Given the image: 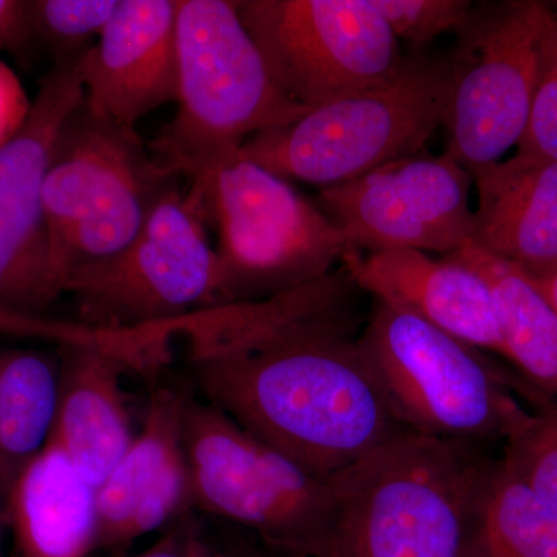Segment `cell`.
I'll return each instance as SVG.
<instances>
[{
  "label": "cell",
  "instance_id": "23",
  "mask_svg": "<svg viewBox=\"0 0 557 557\" xmlns=\"http://www.w3.org/2000/svg\"><path fill=\"white\" fill-rule=\"evenodd\" d=\"M522 399L504 440L502 460L557 512V398L511 376Z\"/></svg>",
  "mask_w": 557,
  "mask_h": 557
},
{
  "label": "cell",
  "instance_id": "21",
  "mask_svg": "<svg viewBox=\"0 0 557 557\" xmlns=\"http://www.w3.org/2000/svg\"><path fill=\"white\" fill-rule=\"evenodd\" d=\"M448 258L474 270L490 285L505 358L522 372V379L557 398V313L533 278L472 242Z\"/></svg>",
  "mask_w": 557,
  "mask_h": 557
},
{
  "label": "cell",
  "instance_id": "7",
  "mask_svg": "<svg viewBox=\"0 0 557 557\" xmlns=\"http://www.w3.org/2000/svg\"><path fill=\"white\" fill-rule=\"evenodd\" d=\"M357 339L406 431L482 445L504 440L522 406L482 350L409 311L376 302Z\"/></svg>",
  "mask_w": 557,
  "mask_h": 557
},
{
  "label": "cell",
  "instance_id": "5",
  "mask_svg": "<svg viewBox=\"0 0 557 557\" xmlns=\"http://www.w3.org/2000/svg\"><path fill=\"white\" fill-rule=\"evenodd\" d=\"M189 194L218 233L220 306L306 287L355 251L317 201L240 152Z\"/></svg>",
  "mask_w": 557,
  "mask_h": 557
},
{
  "label": "cell",
  "instance_id": "16",
  "mask_svg": "<svg viewBox=\"0 0 557 557\" xmlns=\"http://www.w3.org/2000/svg\"><path fill=\"white\" fill-rule=\"evenodd\" d=\"M347 273L376 302L409 311L454 338L505 358L496 300L485 278L443 256L417 249L354 251L344 259Z\"/></svg>",
  "mask_w": 557,
  "mask_h": 557
},
{
  "label": "cell",
  "instance_id": "14",
  "mask_svg": "<svg viewBox=\"0 0 557 557\" xmlns=\"http://www.w3.org/2000/svg\"><path fill=\"white\" fill-rule=\"evenodd\" d=\"M178 0H120L78 61L86 104L121 126L177 101Z\"/></svg>",
  "mask_w": 557,
  "mask_h": 557
},
{
  "label": "cell",
  "instance_id": "15",
  "mask_svg": "<svg viewBox=\"0 0 557 557\" xmlns=\"http://www.w3.org/2000/svg\"><path fill=\"white\" fill-rule=\"evenodd\" d=\"M186 398L160 387L120 463L97 487L98 547H126L190 507Z\"/></svg>",
  "mask_w": 557,
  "mask_h": 557
},
{
  "label": "cell",
  "instance_id": "10",
  "mask_svg": "<svg viewBox=\"0 0 557 557\" xmlns=\"http://www.w3.org/2000/svg\"><path fill=\"white\" fill-rule=\"evenodd\" d=\"M236 3L274 83L300 108L384 83L408 58L372 0Z\"/></svg>",
  "mask_w": 557,
  "mask_h": 557
},
{
  "label": "cell",
  "instance_id": "12",
  "mask_svg": "<svg viewBox=\"0 0 557 557\" xmlns=\"http://www.w3.org/2000/svg\"><path fill=\"white\" fill-rule=\"evenodd\" d=\"M471 172L443 156L405 157L321 189L317 205L358 252L417 249L448 256L472 239Z\"/></svg>",
  "mask_w": 557,
  "mask_h": 557
},
{
  "label": "cell",
  "instance_id": "26",
  "mask_svg": "<svg viewBox=\"0 0 557 557\" xmlns=\"http://www.w3.org/2000/svg\"><path fill=\"white\" fill-rule=\"evenodd\" d=\"M518 152L557 160V16L548 5L542 11L536 97Z\"/></svg>",
  "mask_w": 557,
  "mask_h": 557
},
{
  "label": "cell",
  "instance_id": "3",
  "mask_svg": "<svg viewBox=\"0 0 557 557\" xmlns=\"http://www.w3.org/2000/svg\"><path fill=\"white\" fill-rule=\"evenodd\" d=\"M177 69V113L150 150L161 166L190 183L237 156L260 132L309 112L274 83L236 2L178 0Z\"/></svg>",
  "mask_w": 557,
  "mask_h": 557
},
{
  "label": "cell",
  "instance_id": "13",
  "mask_svg": "<svg viewBox=\"0 0 557 557\" xmlns=\"http://www.w3.org/2000/svg\"><path fill=\"white\" fill-rule=\"evenodd\" d=\"M78 61L54 64L24 126L0 148V306L9 309L46 314L64 295L51 263L44 183L62 127L86 98Z\"/></svg>",
  "mask_w": 557,
  "mask_h": 557
},
{
  "label": "cell",
  "instance_id": "1",
  "mask_svg": "<svg viewBox=\"0 0 557 557\" xmlns=\"http://www.w3.org/2000/svg\"><path fill=\"white\" fill-rule=\"evenodd\" d=\"M358 293L338 270L175 321L205 403L321 479L406 431L354 338Z\"/></svg>",
  "mask_w": 557,
  "mask_h": 557
},
{
  "label": "cell",
  "instance_id": "32",
  "mask_svg": "<svg viewBox=\"0 0 557 557\" xmlns=\"http://www.w3.org/2000/svg\"><path fill=\"white\" fill-rule=\"evenodd\" d=\"M189 557H233V555H223L214 552L207 542L201 541L196 534L190 533L189 537Z\"/></svg>",
  "mask_w": 557,
  "mask_h": 557
},
{
  "label": "cell",
  "instance_id": "4",
  "mask_svg": "<svg viewBox=\"0 0 557 557\" xmlns=\"http://www.w3.org/2000/svg\"><path fill=\"white\" fill-rule=\"evenodd\" d=\"M453 60L417 51L391 79L260 132L240 156L285 180L327 189L421 152L443 126Z\"/></svg>",
  "mask_w": 557,
  "mask_h": 557
},
{
  "label": "cell",
  "instance_id": "31",
  "mask_svg": "<svg viewBox=\"0 0 557 557\" xmlns=\"http://www.w3.org/2000/svg\"><path fill=\"white\" fill-rule=\"evenodd\" d=\"M533 281L557 313V270L547 274V276L533 278Z\"/></svg>",
  "mask_w": 557,
  "mask_h": 557
},
{
  "label": "cell",
  "instance_id": "6",
  "mask_svg": "<svg viewBox=\"0 0 557 557\" xmlns=\"http://www.w3.org/2000/svg\"><path fill=\"white\" fill-rule=\"evenodd\" d=\"M177 178L134 127L98 115L84 98L62 127L44 183L51 263L62 292L73 271L127 247Z\"/></svg>",
  "mask_w": 557,
  "mask_h": 557
},
{
  "label": "cell",
  "instance_id": "24",
  "mask_svg": "<svg viewBox=\"0 0 557 557\" xmlns=\"http://www.w3.org/2000/svg\"><path fill=\"white\" fill-rule=\"evenodd\" d=\"M120 0H28L35 44H44L57 62L78 61L112 20Z\"/></svg>",
  "mask_w": 557,
  "mask_h": 557
},
{
  "label": "cell",
  "instance_id": "33",
  "mask_svg": "<svg viewBox=\"0 0 557 557\" xmlns=\"http://www.w3.org/2000/svg\"><path fill=\"white\" fill-rule=\"evenodd\" d=\"M233 557H265V556H260V555H258V553L242 552V553H234Z\"/></svg>",
  "mask_w": 557,
  "mask_h": 557
},
{
  "label": "cell",
  "instance_id": "18",
  "mask_svg": "<svg viewBox=\"0 0 557 557\" xmlns=\"http://www.w3.org/2000/svg\"><path fill=\"white\" fill-rule=\"evenodd\" d=\"M61 392L53 438L73 467L98 487L120 463L135 434L119 355L97 347H61Z\"/></svg>",
  "mask_w": 557,
  "mask_h": 557
},
{
  "label": "cell",
  "instance_id": "9",
  "mask_svg": "<svg viewBox=\"0 0 557 557\" xmlns=\"http://www.w3.org/2000/svg\"><path fill=\"white\" fill-rule=\"evenodd\" d=\"M64 293L75 299L78 321L102 329L163 324L220 306L218 255L199 201L175 180L135 239L73 271Z\"/></svg>",
  "mask_w": 557,
  "mask_h": 557
},
{
  "label": "cell",
  "instance_id": "22",
  "mask_svg": "<svg viewBox=\"0 0 557 557\" xmlns=\"http://www.w3.org/2000/svg\"><path fill=\"white\" fill-rule=\"evenodd\" d=\"M461 557H557V512L496 460Z\"/></svg>",
  "mask_w": 557,
  "mask_h": 557
},
{
  "label": "cell",
  "instance_id": "20",
  "mask_svg": "<svg viewBox=\"0 0 557 557\" xmlns=\"http://www.w3.org/2000/svg\"><path fill=\"white\" fill-rule=\"evenodd\" d=\"M60 392V359L35 348H0V504L49 446Z\"/></svg>",
  "mask_w": 557,
  "mask_h": 557
},
{
  "label": "cell",
  "instance_id": "34",
  "mask_svg": "<svg viewBox=\"0 0 557 557\" xmlns=\"http://www.w3.org/2000/svg\"><path fill=\"white\" fill-rule=\"evenodd\" d=\"M0 557H5L3 556L2 547H0Z\"/></svg>",
  "mask_w": 557,
  "mask_h": 557
},
{
  "label": "cell",
  "instance_id": "30",
  "mask_svg": "<svg viewBox=\"0 0 557 557\" xmlns=\"http://www.w3.org/2000/svg\"><path fill=\"white\" fill-rule=\"evenodd\" d=\"M189 537L190 533L174 531L134 557H189Z\"/></svg>",
  "mask_w": 557,
  "mask_h": 557
},
{
  "label": "cell",
  "instance_id": "19",
  "mask_svg": "<svg viewBox=\"0 0 557 557\" xmlns=\"http://www.w3.org/2000/svg\"><path fill=\"white\" fill-rule=\"evenodd\" d=\"M2 505L16 557H90L98 548L97 487L53 438Z\"/></svg>",
  "mask_w": 557,
  "mask_h": 557
},
{
  "label": "cell",
  "instance_id": "17",
  "mask_svg": "<svg viewBox=\"0 0 557 557\" xmlns=\"http://www.w3.org/2000/svg\"><path fill=\"white\" fill-rule=\"evenodd\" d=\"M472 244L531 278L557 270V160L516 152L471 172Z\"/></svg>",
  "mask_w": 557,
  "mask_h": 557
},
{
  "label": "cell",
  "instance_id": "27",
  "mask_svg": "<svg viewBox=\"0 0 557 557\" xmlns=\"http://www.w3.org/2000/svg\"><path fill=\"white\" fill-rule=\"evenodd\" d=\"M398 40L428 46L438 36L458 32L471 13L468 0H372Z\"/></svg>",
  "mask_w": 557,
  "mask_h": 557
},
{
  "label": "cell",
  "instance_id": "28",
  "mask_svg": "<svg viewBox=\"0 0 557 557\" xmlns=\"http://www.w3.org/2000/svg\"><path fill=\"white\" fill-rule=\"evenodd\" d=\"M32 104L16 73L0 61V148L22 129L30 115Z\"/></svg>",
  "mask_w": 557,
  "mask_h": 557
},
{
  "label": "cell",
  "instance_id": "11",
  "mask_svg": "<svg viewBox=\"0 0 557 557\" xmlns=\"http://www.w3.org/2000/svg\"><path fill=\"white\" fill-rule=\"evenodd\" d=\"M544 5L472 7L457 32L445 153L469 172L504 160L525 135L541 73Z\"/></svg>",
  "mask_w": 557,
  "mask_h": 557
},
{
  "label": "cell",
  "instance_id": "8",
  "mask_svg": "<svg viewBox=\"0 0 557 557\" xmlns=\"http://www.w3.org/2000/svg\"><path fill=\"white\" fill-rule=\"evenodd\" d=\"M190 507L252 531L292 557H314L333 509L332 483L207 403L183 420Z\"/></svg>",
  "mask_w": 557,
  "mask_h": 557
},
{
  "label": "cell",
  "instance_id": "2",
  "mask_svg": "<svg viewBox=\"0 0 557 557\" xmlns=\"http://www.w3.org/2000/svg\"><path fill=\"white\" fill-rule=\"evenodd\" d=\"M494 465L475 443L398 432L329 479L314 557H461Z\"/></svg>",
  "mask_w": 557,
  "mask_h": 557
},
{
  "label": "cell",
  "instance_id": "29",
  "mask_svg": "<svg viewBox=\"0 0 557 557\" xmlns=\"http://www.w3.org/2000/svg\"><path fill=\"white\" fill-rule=\"evenodd\" d=\"M33 44L28 0H0V50L25 57Z\"/></svg>",
  "mask_w": 557,
  "mask_h": 557
},
{
  "label": "cell",
  "instance_id": "25",
  "mask_svg": "<svg viewBox=\"0 0 557 557\" xmlns=\"http://www.w3.org/2000/svg\"><path fill=\"white\" fill-rule=\"evenodd\" d=\"M0 338L39 339L60 347H97L124 355L131 347L126 330L94 327L47 314L28 313L0 306Z\"/></svg>",
  "mask_w": 557,
  "mask_h": 557
}]
</instances>
